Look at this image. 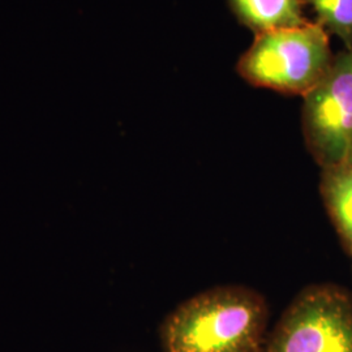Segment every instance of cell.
I'll return each instance as SVG.
<instances>
[{
	"label": "cell",
	"instance_id": "cell-1",
	"mask_svg": "<svg viewBox=\"0 0 352 352\" xmlns=\"http://www.w3.org/2000/svg\"><path fill=\"white\" fill-rule=\"evenodd\" d=\"M269 307L256 289L226 285L202 291L164 318V352H264Z\"/></svg>",
	"mask_w": 352,
	"mask_h": 352
},
{
	"label": "cell",
	"instance_id": "cell-2",
	"mask_svg": "<svg viewBox=\"0 0 352 352\" xmlns=\"http://www.w3.org/2000/svg\"><path fill=\"white\" fill-rule=\"evenodd\" d=\"M333 60L327 29L307 21L256 34L238 72L254 87L304 97L327 76Z\"/></svg>",
	"mask_w": 352,
	"mask_h": 352
},
{
	"label": "cell",
	"instance_id": "cell-3",
	"mask_svg": "<svg viewBox=\"0 0 352 352\" xmlns=\"http://www.w3.org/2000/svg\"><path fill=\"white\" fill-rule=\"evenodd\" d=\"M264 352H352V295L331 285L302 289L267 334Z\"/></svg>",
	"mask_w": 352,
	"mask_h": 352
},
{
	"label": "cell",
	"instance_id": "cell-4",
	"mask_svg": "<svg viewBox=\"0 0 352 352\" xmlns=\"http://www.w3.org/2000/svg\"><path fill=\"white\" fill-rule=\"evenodd\" d=\"M302 98L304 141L321 170L352 158V47Z\"/></svg>",
	"mask_w": 352,
	"mask_h": 352
},
{
	"label": "cell",
	"instance_id": "cell-5",
	"mask_svg": "<svg viewBox=\"0 0 352 352\" xmlns=\"http://www.w3.org/2000/svg\"><path fill=\"white\" fill-rule=\"evenodd\" d=\"M320 193L344 250L352 256V158L321 170Z\"/></svg>",
	"mask_w": 352,
	"mask_h": 352
},
{
	"label": "cell",
	"instance_id": "cell-6",
	"mask_svg": "<svg viewBox=\"0 0 352 352\" xmlns=\"http://www.w3.org/2000/svg\"><path fill=\"white\" fill-rule=\"evenodd\" d=\"M230 4L240 23L256 34L308 21L302 13V0H230Z\"/></svg>",
	"mask_w": 352,
	"mask_h": 352
},
{
	"label": "cell",
	"instance_id": "cell-7",
	"mask_svg": "<svg viewBox=\"0 0 352 352\" xmlns=\"http://www.w3.org/2000/svg\"><path fill=\"white\" fill-rule=\"evenodd\" d=\"M312 7L317 23L352 47V0H302Z\"/></svg>",
	"mask_w": 352,
	"mask_h": 352
}]
</instances>
